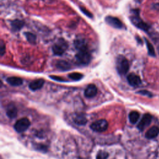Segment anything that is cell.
I'll list each match as a JSON object with an SVG mask.
<instances>
[{
	"label": "cell",
	"mask_w": 159,
	"mask_h": 159,
	"mask_svg": "<svg viewBox=\"0 0 159 159\" xmlns=\"http://www.w3.org/2000/svg\"><path fill=\"white\" fill-rule=\"evenodd\" d=\"M116 69L119 74L125 75L129 71V64L128 60L124 56H119L116 60Z\"/></svg>",
	"instance_id": "6da1fadb"
},
{
	"label": "cell",
	"mask_w": 159,
	"mask_h": 159,
	"mask_svg": "<svg viewBox=\"0 0 159 159\" xmlns=\"http://www.w3.org/2000/svg\"><path fill=\"white\" fill-rule=\"evenodd\" d=\"M68 48V44L63 39H60L52 46V52L56 56H62Z\"/></svg>",
	"instance_id": "7a4b0ae2"
},
{
	"label": "cell",
	"mask_w": 159,
	"mask_h": 159,
	"mask_svg": "<svg viewBox=\"0 0 159 159\" xmlns=\"http://www.w3.org/2000/svg\"><path fill=\"white\" fill-rule=\"evenodd\" d=\"M77 62L80 65H88L91 60V54L88 51H79L76 55Z\"/></svg>",
	"instance_id": "3957f363"
},
{
	"label": "cell",
	"mask_w": 159,
	"mask_h": 159,
	"mask_svg": "<svg viewBox=\"0 0 159 159\" xmlns=\"http://www.w3.org/2000/svg\"><path fill=\"white\" fill-rule=\"evenodd\" d=\"M30 125V122L27 118H23L16 121L14 126V129L17 132L21 133L26 131Z\"/></svg>",
	"instance_id": "277c9868"
},
{
	"label": "cell",
	"mask_w": 159,
	"mask_h": 159,
	"mask_svg": "<svg viewBox=\"0 0 159 159\" xmlns=\"http://www.w3.org/2000/svg\"><path fill=\"white\" fill-rule=\"evenodd\" d=\"M91 129L93 131L97 132H102L105 131L108 127V123L105 119H100L98 120L90 126Z\"/></svg>",
	"instance_id": "5b68a950"
},
{
	"label": "cell",
	"mask_w": 159,
	"mask_h": 159,
	"mask_svg": "<svg viewBox=\"0 0 159 159\" xmlns=\"http://www.w3.org/2000/svg\"><path fill=\"white\" fill-rule=\"evenodd\" d=\"M105 21L108 24L116 29H122L123 27V24L118 18L113 16H107Z\"/></svg>",
	"instance_id": "8992f818"
},
{
	"label": "cell",
	"mask_w": 159,
	"mask_h": 159,
	"mask_svg": "<svg viewBox=\"0 0 159 159\" xmlns=\"http://www.w3.org/2000/svg\"><path fill=\"white\" fill-rule=\"evenodd\" d=\"M152 121V116L150 114H145L140 121L137 125V128L140 131H144L145 128L149 126Z\"/></svg>",
	"instance_id": "52a82bcc"
},
{
	"label": "cell",
	"mask_w": 159,
	"mask_h": 159,
	"mask_svg": "<svg viewBox=\"0 0 159 159\" xmlns=\"http://www.w3.org/2000/svg\"><path fill=\"white\" fill-rule=\"evenodd\" d=\"M131 21L134 23V24H135L136 26H137L138 28H139L140 29L144 30V31H147V30L150 28V26L148 25V24L143 22L138 17V16L136 17H132Z\"/></svg>",
	"instance_id": "ba28073f"
},
{
	"label": "cell",
	"mask_w": 159,
	"mask_h": 159,
	"mask_svg": "<svg viewBox=\"0 0 159 159\" xmlns=\"http://www.w3.org/2000/svg\"><path fill=\"white\" fill-rule=\"evenodd\" d=\"M98 93L96 87L93 84H90L85 90V96L88 98H92L95 97Z\"/></svg>",
	"instance_id": "9c48e42d"
},
{
	"label": "cell",
	"mask_w": 159,
	"mask_h": 159,
	"mask_svg": "<svg viewBox=\"0 0 159 159\" xmlns=\"http://www.w3.org/2000/svg\"><path fill=\"white\" fill-rule=\"evenodd\" d=\"M127 80L128 83L132 87H137L141 83V80H140V77L134 73H131L128 75Z\"/></svg>",
	"instance_id": "30bf717a"
},
{
	"label": "cell",
	"mask_w": 159,
	"mask_h": 159,
	"mask_svg": "<svg viewBox=\"0 0 159 159\" xmlns=\"http://www.w3.org/2000/svg\"><path fill=\"white\" fill-rule=\"evenodd\" d=\"M44 84V80L43 79H38L30 82L29 85V88L33 91L38 90L43 87Z\"/></svg>",
	"instance_id": "8fae6325"
},
{
	"label": "cell",
	"mask_w": 159,
	"mask_h": 159,
	"mask_svg": "<svg viewBox=\"0 0 159 159\" xmlns=\"http://www.w3.org/2000/svg\"><path fill=\"white\" fill-rule=\"evenodd\" d=\"M74 46L78 51H83L87 50V42L85 39H77L74 42Z\"/></svg>",
	"instance_id": "7c38bea8"
},
{
	"label": "cell",
	"mask_w": 159,
	"mask_h": 159,
	"mask_svg": "<svg viewBox=\"0 0 159 159\" xmlns=\"http://www.w3.org/2000/svg\"><path fill=\"white\" fill-rule=\"evenodd\" d=\"M159 134V127L157 126H153L145 134V137L149 139H154Z\"/></svg>",
	"instance_id": "4fadbf2b"
},
{
	"label": "cell",
	"mask_w": 159,
	"mask_h": 159,
	"mask_svg": "<svg viewBox=\"0 0 159 159\" xmlns=\"http://www.w3.org/2000/svg\"><path fill=\"white\" fill-rule=\"evenodd\" d=\"M7 114L8 118L11 119H13L16 117L17 114V110L16 107L13 104H10L7 108Z\"/></svg>",
	"instance_id": "5bb4252c"
},
{
	"label": "cell",
	"mask_w": 159,
	"mask_h": 159,
	"mask_svg": "<svg viewBox=\"0 0 159 159\" xmlns=\"http://www.w3.org/2000/svg\"><path fill=\"white\" fill-rule=\"evenodd\" d=\"M7 81L11 86L13 87L20 86V85L22 84V80L21 78L17 77H9L7 78Z\"/></svg>",
	"instance_id": "9a60e30c"
},
{
	"label": "cell",
	"mask_w": 159,
	"mask_h": 159,
	"mask_svg": "<svg viewBox=\"0 0 159 159\" xmlns=\"http://www.w3.org/2000/svg\"><path fill=\"white\" fill-rule=\"evenodd\" d=\"M24 26V22L19 20H16L13 21H11V29L13 31H18V30H21Z\"/></svg>",
	"instance_id": "2e32d148"
},
{
	"label": "cell",
	"mask_w": 159,
	"mask_h": 159,
	"mask_svg": "<svg viewBox=\"0 0 159 159\" xmlns=\"http://www.w3.org/2000/svg\"><path fill=\"white\" fill-rule=\"evenodd\" d=\"M57 68L60 70L66 71L69 70L71 68L70 64L65 60H59L56 63Z\"/></svg>",
	"instance_id": "e0dca14e"
},
{
	"label": "cell",
	"mask_w": 159,
	"mask_h": 159,
	"mask_svg": "<svg viewBox=\"0 0 159 159\" xmlns=\"http://www.w3.org/2000/svg\"><path fill=\"white\" fill-rule=\"evenodd\" d=\"M75 123H76L77 125L79 126H83L87 124V118H85V116L82 114H79L77 115L73 119Z\"/></svg>",
	"instance_id": "ac0fdd59"
},
{
	"label": "cell",
	"mask_w": 159,
	"mask_h": 159,
	"mask_svg": "<svg viewBox=\"0 0 159 159\" xmlns=\"http://www.w3.org/2000/svg\"><path fill=\"white\" fill-rule=\"evenodd\" d=\"M140 114L137 111H132L129 115V119L132 124H136L138 121Z\"/></svg>",
	"instance_id": "d6986e66"
},
{
	"label": "cell",
	"mask_w": 159,
	"mask_h": 159,
	"mask_svg": "<svg viewBox=\"0 0 159 159\" xmlns=\"http://www.w3.org/2000/svg\"><path fill=\"white\" fill-rule=\"evenodd\" d=\"M24 35H25L26 38L27 40V41L29 42V43L32 44H35L36 43V35L34 34L33 33H29V32H26L24 33Z\"/></svg>",
	"instance_id": "ffe728a7"
},
{
	"label": "cell",
	"mask_w": 159,
	"mask_h": 159,
	"mask_svg": "<svg viewBox=\"0 0 159 159\" xmlns=\"http://www.w3.org/2000/svg\"><path fill=\"white\" fill-rule=\"evenodd\" d=\"M145 43H146V45H147V48L149 54L150 55V56L155 57V49H154V46L152 45V44L147 39H145Z\"/></svg>",
	"instance_id": "44dd1931"
},
{
	"label": "cell",
	"mask_w": 159,
	"mask_h": 159,
	"mask_svg": "<svg viewBox=\"0 0 159 159\" xmlns=\"http://www.w3.org/2000/svg\"><path fill=\"white\" fill-rule=\"evenodd\" d=\"M69 77L70 78L73 80L78 81V80H81L83 78V75L81 74V73H80L75 72V73H70V74L69 75Z\"/></svg>",
	"instance_id": "7402d4cb"
},
{
	"label": "cell",
	"mask_w": 159,
	"mask_h": 159,
	"mask_svg": "<svg viewBox=\"0 0 159 159\" xmlns=\"http://www.w3.org/2000/svg\"><path fill=\"white\" fill-rule=\"evenodd\" d=\"M109 157L108 153L105 151H100L96 155V159H107Z\"/></svg>",
	"instance_id": "603a6c76"
},
{
	"label": "cell",
	"mask_w": 159,
	"mask_h": 159,
	"mask_svg": "<svg viewBox=\"0 0 159 159\" xmlns=\"http://www.w3.org/2000/svg\"><path fill=\"white\" fill-rule=\"evenodd\" d=\"M80 10L82 11V13L83 14H85V15H86L87 16L89 17H93V14H91L90 11H88L86 8H85L83 7H80Z\"/></svg>",
	"instance_id": "cb8c5ba5"
},
{
	"label": "cell",
	"mask_w": 159,
	"mask_h": 159,
	"mask_svg": "<svg viewBox=\"0 0 159 159\" xmlns=\"http://www.w3.org/2000/svg\"><path fill=\"white\" fill-rule=\"evenodd\" d=\"M5 53V45L4 44L3 40H1V42H0V54L1 56H3V55Z\"/></svg>",
	"instance_id": "d4e9b609"
},
{
	"label": "cell",
	"mask_w": 159,
	"mask_h": 159,
	"mask_svg": "<svg viewBox=\"0 0 159 159\" xmlns=\"http://www.w3.org/2000/svg\"><path fill=\"white\" fill-rule=\"evenodd\" d=\"M138 93L139 94H140V95H142L147 96H148L149 98H151L152 96V94L150 92H149V91H147V90L139 91H138Z\"/></svg>",
	"instance_id": "484cf974"
},
{
	"label": "cell",
	"mask_w": 159,
	"mask_h": 159,
	"mask_svg": "<svg viewBox=\"0 0 159 159\" xmlns=\"http://www.w3.org/2000/svg\"><path fill=\"white\" fill-rule=\"evenodd\" d=\"M50 77H51L52 79L54 80H56V81H59V82H64V81H65V80L63 79L62 78H61V77H59L51 76Z\"/></svg>",
	"instance_id": "4316f807"
},
{
	"label": "cell",
	"mask_w": 159,
	"mask_h": 159,
	"mask_svg": "<svg viewBox=\"0 0 159 159\" xmlns=\"http://www.w3.org/2000/svg\"><path fill=\"white\" fill-rule=\"evenodd\" d=\"M153 8L155 10H159V3H155L153 4Z\"/></svg>",
	"instance_id": "83f0119b"
}]
</instances>
